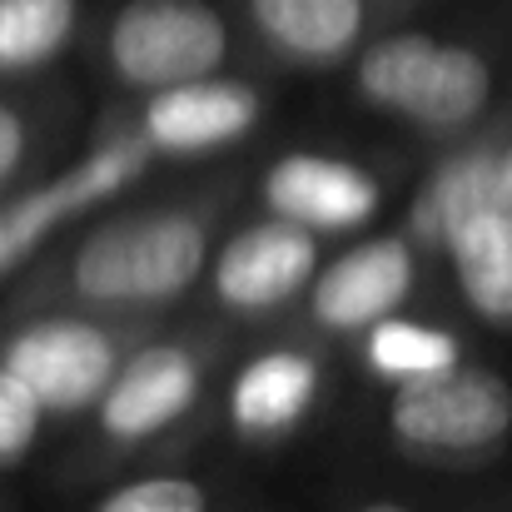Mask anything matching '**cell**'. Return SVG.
<instances>
[{
    "mask_svg": "<svg viewBox=\"0 0 512 512\" xmlns=\"http://www.w3.org/2000/svg\"><path fill=\"white\" fill-rule=\"evenodd\" d=\"M353 85L373 110L403 115L423 130H463L493 100V65L468 45L403 30L363 50Z\"/></svg>",
    "mask_w": 512,
    "mask_h": 512,
    "instance_id": "obj_1",
    "label": "cell"
},
{
    "mask_svg": "<svg viewBox=\"0 0 512 512\" xmlns=\"http://www.w3.org/2000/svg\"><path fill=\"white\" fill-rule=\"evenodd\" d=\"M204 224L194 214H140L85 234L70 284L85 304H165L204 274Z\"/></svg>",
    "mask_w": 512,
    "mask_h": 512,
    "instance_id": "obj_2",
    "label": "cell"
},
{
    "mask_svg": "<svg viewBox=\"0 0 512 512\" xmlns=\"http://www.w3.org/2000/svg\"><path fill=\"white\" fill-rule=\"evenodd\" d=\"M388 428L408 453L423 458L493 453L512 433V383L493 368H468V363L408 378L388 403Z\"/></svg>",
    "mask_w": 512,
    "mask_h": 512,
    "instance_id": "obj_3",
    "label": "cell"
},
{
    "mask_svg": "<svg viewBox=\"0 0 512 512\" xmlns=\"http://www.w3.org/2000/svg\"><path fill=\"white\" fill-rule=\"evenodd\" d=\"M105 50L125 85L170 90L224 65L229 25L209 0H125L110 20Z\"/></svg>",
    "mask_w": 512,
    "mask_h": 512,
    "instance_id": "obj_4",
    "label": "cell"
},
{
    "mask_svg": "<svg viewBox=\"0 0 512 512\" xmlns=\"http://www.w3.org/2000/svg\"><path fill=\"white\" fill-rule=\"evenodd\" d=\"M150 160H155V145L145 135H120V140L100 145L90 160H80L75 170H65L60 179L0 204V274L25 264L45 244V234H55L65 219H75L90 204L120 194L125 184H135L150 170Z\"/></svg>",
    "mask_w": 512,
    "mask_h": 512,
    "instance_id": "obj_5",
    "label": "cell"
},
{
    "mask_svg": "<svg viewBox=\"0 0 512 512\" xmlns=\"http://www.w3.org/2000/svg\"><path fill=\"white\" fill-rule=\"evenodd\" d=\"M0 363L40 398L50 413H75L95 403L120 373V353L105 329L85 319H40L5 343Z\"/></svg>",
    "mask_w": 512,
    "mask_h": 512,
    "instance_id": "obj_6",
    "label": "cell"
},
{
    "mask_svg": "<svg viewBox=\"0 0 512 512\" xmlns=\"http://www.w3.org/2000/svg\"><path fill=\"white\" fill-rule=\"evenodd\" d=\"M314 274H319L314 229L274 214L269 224H254L224 244V254L214 259V294L239 314H264L294 299L304 284H314Z\"/></svg>",
    "mask_w": 512,
    "mask_h": 512,
    "instance_id": "obj_7",
    "label": "cell"
},
{
    "mask_svg": "<svg viewBox=\"0 0 512 512\" xmlns=\"http://www.w3.org/2000/svg\"><path fill=\"white\" fill-rule=\"evenodd\" d=\"M413 279H418V264H413L408 239L378 234V239H363L358 249H348L343 259H334L324 274H314L309 309L334 334L373 329L378 319L398 314V304L413 294Z\"/></svg>",
    "mask_w": 512,
    "mask_h": 512,
    "instance_id": "obj_8",
    "label": "cell"
},
{
    "mask_svg": "<svg viewBox=\"0 0 512 512\" xmlns=\"http://www.w3.org/2000/svg\"><path fill=\"white\" fill-rule=\"evenodd\" d=\"M264 204L279 219H294L314 234H343L378 214V179L334 155H284L264 174Z\"/></svg>",
    "mask_w": 512,
    "mask_h": 512,
    "instance_id": "obj_9",
    "label": "cell"
},
{
    "mask_svg": "<svg viewBox=\"0 0 512 512\" xmlns=\"http://www.w3.org/2000/svg\"><path fill=\"white\" fill-rule=\"evenodd\" d=\"M199 398V358L179 343L140 348L100 393V428L115 443H145L184 418Z\"/></svg>",
    "mask_w": 512,
    "mask_h": 512,
    "instance_id": "obj_10",
    "label": "cell"
},
{
    "mask_svg": "<svg viewBox=\"0 0 512 512\" xmlns=\"http://www.w3.org/2000/svg\"><path fill=\"white\" fill-rule=\"evenodd\" d=\"M259 125V95L239 80H184L145 105V140L155 155H204L244 140Z\"/></svg>",
    "mask_w": 512,
    "mask_h": 512,
    "instance_id": "obj_11",
    "label": "cell"
},
{
    "mask_svg": "<svg viewBox=\"0 0 512 512\" xmlns=\"http://www.w3.org/2000/svg\"><path fill=\"white\" fill-rule=\"evenodd\" d=\"M443 249L453 259L463 304L483 324L512 329V204H488L468 214L463 224H453Z\"/></svg>",
    "mask_w": 512,
    "mask_h": 512,
    "instance_id": "obj_12",
    "label": "cell"
},
{
    "mask_svg": "<svg viewBox=\"0 0 512 512\" xmlns=\"http://www.w3.org/2000/svg\"><path fill=\"white\" fill-rule=\"evenodd\" d=\"M314 398H319V363L299 348H274L234 373L229 418L249 438H279L314 408Z\"/></svg>",
    "mask_w": 512,
    "mask_h": 512,
    "instance_id": "obj_13",
    "label": "cell"
},
{
    "mask_svg": "<svg viewBox=\"0 0 512 512\" xmlns=\"http://www.w3.org/2000/svg\"><path fill=\"white\" fill-rule=\"evenodd\" d=\"M264 40L294 60H339L363 35V0H249Z\"/></svg>",
    "mask_w": 512,
    "mask_h": 512,
    "instance_id": "obj_14",
    "label": "cell"
},
{
    "mask_svg": "<svg viewBox=\"0 0 512 512\" xmlns=\"http://www.w3.org/2000/svg\"><path fill=\"white\" fill-rule=\"evenodd\" d=\"M488 204H512L508 184H503V155H488V150L453 155L448 165L433 170L423 194L413 199V234L428 244H443L453 224H463L468 214Z\"/></svg>",
    "mask_w": 512,
    "mask_h": 512,
    "instance_id": "obj_15",
    "label": "cell"
},
{
    "mask_svg": "<svg viewBox=\"0 0 512 512\" xmlns=\"http://www.w3.org/2000/svg\"><path fill=\"white\" fill-rule=\"evenodd\" d=\"M453 363H463V343L448 329L413 324V319H398V314H388L368 329V368L393 378V383L428 378V373H443Z\"/></svg>",
    "mask_w": 512,
    "mask_h": 512,
    "instance_id": "obj_16",
    "label": "cell"
},
{
    "mask_svg": "<svg viewBox=\"0 0 512 512\" xmlns=\"http://www.w3.org/2000/svg\"><path fill=\"white\" fill-rule=\"evenodd\" d=\"M80 0H0V70H35L60 55Z\"/></svg>",
    "mask_w": 512,
    "mask_h": 512,
    "instance_id": "obj_17",
    "label": "cell"
},
{
    "mask_svg": "<svg viewBox=\"0 0 512 512\" xmlns=\"http://www.w3.org/2000/svg\"><path fill=\"white\" fill-rule=\"evenodd\" d=\"M95 512H209V493L194 478H135L115 488Z\"/></svg>",
    "mask_w": 512,
    "mask_h": 512,
    "instance_id": "obj_18",
    "label": "cell"
},
{
    "mask_svg": "<svg viewBox=\"0 0 512 512\" xmlns=\"http://www.w3.org/2000/svg\"><path fill=\"white\" fill-rule=\"evenodd\" d=\"M40 398L0 363V468L20 463L30 448H35V433H40Z\"/></svg>",
    "mask_w": 512,
    "mask_h": 512,
    "instance_id": "obj_19",
    "label": "cell"
},
{
    "mask_svg": "<svg viewBox=\"0 0 512 512\" xmlns=\"http://www.w3.org/2000/svg\"><path fill=\"white\" fill-rule=\"evenodd\" d=\"M20 160H25V125H20V115H15V110H5V105H0V184L15 174Z\"/></svg>",
    "mask_w": 512,
    "mask_h": 512,
    "instance_id": "obj_20",
    "label": "cell"
},
{
    "mask_svg": "<svg viewBox=\"0 0 512 512\" xmlns=\"http://www.w3.org/2000/svg\"><path fill=\"white\" fill-rule=\"evenodd\" d=\"M358 512H413V508H403V503H393V498H383V503H363Z\"/></svg>",
    "mask_w": 512,
    "mask_h": 512,
    "instance_id": "obj_21",
    "label": "cell"
},
{
    "mask_svg": "<svg viewBox=\"0 0 512 512\" xmlns=\"http://www.w3.org/2000/svg\"><path fill=\"white\" fill-rule=\"evenodd\" d=\"M503 184H508V199H512V140H508V150H503Z\"/></svg>",
    "mask_w": 512,
    "mask_h": 512,
    "instance_id": "obj_22",
    "label": "cell"
}]
</instances>
